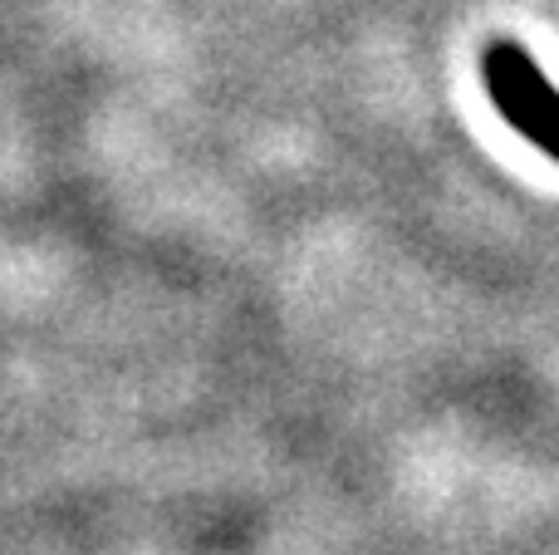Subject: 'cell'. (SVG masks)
Masks as SVG:
<instances>
[{"mask_svg": "<svg viewBox=\"0 0 559 555\" xmlns=\"http://www.w3.org/2000/svg\"><path fill=\"white\" fill-rule=\"evenodd\" d=\"M481 74H486V88H491V104L540 153H550L559 163V88L540 74V64L521 45H491L481 59Z\"/></svg>", "mask_w": 559, "mask_h": 555, "instance_id": "6da1fadb", "label": "cell"}]
</instances>
